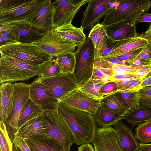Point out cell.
I'll return each mask as SVG.
<instances>
[{
	"label": "cell",
	"mask_w": 151,
	"mask_h": 151,
	"mask_svg": "<svg viewBox=\"0 0 151 151\" xmlns=\"http://www.w3.org/2000/svg\"><path fill=\"white\" fill-rule=\"evenodd\" d=\"M13 151H22L18 147L13 145Z\"/></svg>",
	"instance_id": "obj_54"
},
{
	"label": "cell",
	"mask_w": 151,
	"mask_h": 151,
	"mask_svg": "<svg viewBox=\"0 0 151 151\" xmlns=\"http://www.w3.org/2000/svg\"><path fill=\"white\" fill-rule=\"evenodd\" d=\"M88 0H56L54 2V27L72 24L75 15Z\"/></svg>",
	"instance_id": "obj_12"
},
{
	"label": "cell",
	"mask_w": 151,
	"mask_h": 151,
	"mask_svg": "<svg viewBox=\"0 0 151 151\" xmlns=\"http://www.w3.org/2000/svg\"><path fill=\"white\" fill-rule=\"evenodd\" d=\"M13 84L1 83L0 92V121L6 124L11 115L13 102Z\"/></svg>",
	"instance_id": "obj_19"
},
{
	"label": "cell",
	"mask_w": 151,
	"mask_h": 151,
	"mask_svg": "<svg viewBox=\"0 0 151 151\" xmlns=\"http://www.w3.org/2000/svg\"><path fill=\"white\" fill-rule=\"evenodd\" d=\"M0 26V29L6 30L14 35L17 42L32 43L42 38L45 33L33 27L29 21L16 22Z\"/></svg>",
	"instance_id": "obj_14"
},
{
	"label": "cell",
	"mask_w": 151,
	"mask_h": 151,
	"mask_svg": "<svg viewBox=\"0 0 151 151\" xmlns=\"http://www.w3.org/2000/svg\"><path fill=\"white\" fill-rule=\"evenodd\" d=\"M134 73L140 78H144L151 70V65H135Z\"/></svg>",
	"instance_id": "obj_43"
},
{
	"label": "cell",
	"mask_w": 151,
	"mask_h": 151,
	"mask_svg": "<svg viewBox=\"0 0 151 151\" xmlns=\"http://www.w3.org/2000/svg\"><path fill=\"white\" fill-rule=\"evenodd\" d=\"M118 135L123 151H138L139 143L132 130L121 120L113 125Z\"/></svg>",
	"instance_id": "obj_20"
},
{
	"label": "cell",
	"mask_w": 151,
	"mask_h": 151,
	"mask_svg": "<svg viewBox=\"0 0 151 151\" xmlns=\"http://www.w3.org/2000/svg\"><path fill=\"white\" fill-rule=\"evenodd\" d=\"M69 107L88 112L94 116L100 107V100L88 96L79 88L74 90L58 101Z\"/></svg>",
	"instance_id": "obj_13"
},
{
	"label": "cell",
	"mask_w": 151,
	"mask_h": 151,
	"mask_svg": "<svg viewBox=\"0 0 151 151\" xmlns=\"http://www.w3.org/2000/svg\"><path fill=\"white\" fill-rule=\"evenodd\" d=\"M138 151H151V143H139Z\"/></svg>",
	"instance_id": "obj_52"
},
{
	"label": "cell",
	"mask_w": 151,
	"mask_h": 151,
	"mask_svg": "<svg viewBox=\"0 0 151 151\" xmlns=\"http://www.w3.org/2000/svg\"><path fill=\"white\" fill-rule=\"evenodd\" d=\"M42 113L43 111L40 107L30 98L20 112L18 129L28 121L40 116Z\"/></svg>",
	"instance_id": "obj_25"
},
{
	"label": "cell",
	"mask_w": 151,
	"mask_h": 151,
	"mask_svg": "<svg viewBox=\"0 0 151 151\" xmlns=\"http://www.w3.org/2000/svg\"><path fill=\"white\" fill-rule=\"evenodd\" d=\"M115 0H88L81 20V26L83 29H91L99 23L113 7Z\"/></svg>",
	"instance_id": "obj_11"
},
{
	"label": "cell",
	"mask_w": 151,
	"mask_h": 151,
	"mask_svg": "<svg viewBox=\"0 0 151 151\" xmlns=\"http://www.w3.org/2000/svg\"><path fill=\"white\" fill-rule=\"evenodd\" d=\"M135 79H127L114 81L116 83L119 91L126 87L133 80Z\"/></svg>",
	"instance_id": "obj_48"
},
{
	"label": "cell",
	"mask_w": 151,
	"mask_h": 151,
	"mask_svg": "<svg viewBox=\"0 0 151 151\" xmlns=\"http://www.w3.org/2000/svg\"><path fill=\"white\" fill-rule=\"evenodd\" d=\"M105 27L107 36L115 40L131 38L137 34L135 24L127 22L116 23Z\"/></svg>",
	"instance_id": "obj_21"
},
{
	"label": "cell",
	"mask_w": 151,
	"mask_h": 151,
	"mask_svg": "<svg viewBox=\"0 0 151 151\" xmlns=\"http://www.w3.org/2000/svg\"><path fill=\"white\" fill-rule=\"evenodd\" d=\"M0 32L1 45L4 42L5 43L17 42L14 36L9 32L6 30L0 29Z\"/></svg>",
	"instance_id": "obj_45"
},
{
	"label": "cell",
	"mask_w": 151,
	"mask_h": 151,
	"mask_svg": "<svg viewBox=\"0 0 151 151\" xmlns=\"http://www.w3.org/2000/svg\"><path fill=\"white\" fill-rule=\"evenodd\" d=\"M135 73H130L121 75H114L112 78V81L127 79H137L139 78Z\"/></svg>",
	"instance_id": "obj_47"
},
{
	"label": "cell",
	"mask_w": 151,
	"mask_h": 151,
	"mask_svg": "<svg viewBox=\"0 0 151 151\" xmlns=\"http://www.w3.org/2000/svg\"><path fill=\"white\" fill-rule=\"evenodd\" d=\"M119 91L117 86L114 81L109 82L105 84L101 88V93L103 96L114 94Z\"/></svg>",
	"instance_id": "obj_41"
},
{
	"label": "cell",
	"mask_w": 151,
	"mask_h": 151,
	"mask_svg": "<svg viewBox=\"0 0 151 151\" xmlns=\"http://www.w3.org/2000/svg\"><path fill=\"white\" fill-rule=\"evenodd\" d=\"M137 21L139 22H151V13H144L138 18Z\"/></svg>",
	"instance_id": "obj_49"
},
{
	"label": "cell",
	"mask_w": 151,
	"mask_h": 151,
	"mask_svg": "<svg viewBox=\"0 0 151 151\" xmlns=\"http://www.w3.org/2000/svg\"><path fill=\"white\" fill-rule=\"evenodd\" d=\"M14 146L22 151H31L29 147L24 140L17 135L14 136L13 141Z\"/></svg>",
	"instance_id": "obj_44"
},
{
	"label": "cell",
	"mask_w": 151,
	"mask_h": 151,
	"mask_svg": "<svg viewBox=\"0 0 151 151\" xmlns=\"http://www.w3.org/2000/svg\"><path fill=\"white\" fill-rule=\"evenodd\" d=\"M55 13L53 2L51 0H44L38 11L30 21L31 25L44 32L52 29L54 28Z\"/></svg>",
	"instance_id": "obj_17"
},
{
	"label": "cell",
	"mask_w": 151,
	"mask_h": 151,
	"mask_svg": "<svg viewBox=\"0 0 151 151\" xmlns=\"http://www.w3.org/2000/svg\"><path fill=\"white\" fill-rule=\"evenodd\" d=\"M78 151H95L92 145L89 143L81 145L78 147Z\"/></svg>",
	"instance_id": "obj_50"
},
{
	"label": "cell",
	"mask_w": 151,
	"mask_h": 151,
	"mask_svg": "<svg viewBox=\"0 0 151 151\" xmlns=\"http://www.w3.org/2000/svg\"><path fill=\"white\" fill-rule=\"evenodd\" d=\"M13 102L12 113L6 125L13 142L18 127L19 114L22 108L30 98V84L23 82L13 84Z\"/></svg>",
	"instance_id": "obj_10"
},
{
	"label": "cell",
	"mask_w": 151,
	"mask_h": 151,
	"mask_svg": "<svg viewBox=\"0 0 151 151\" xmlns=\"http://www.w3.org/2000/svg\"><path fill=\"white\" fill-rule=\"evenodd\" d=\"M41 116L50 137L60 143L64 151H70L76 140L63 117L57 111L43 112Z\"/></svg>",
	"instance_id": "obj_7"
},
{
	"label": "cell",
	"mask_w": 151,
	"mask_h": 151,
	"mask_svg": "<svg viewBox=\"0 0 151 151\" xmlns=\"http://www.w3.org/2000/svg\"><path fill=\"white\" fill-rule=\"evenodd\" d=\"M37 67L14 58L1 55L0 83L28 80L38 76Z\"/></svg>",
	"instance_id": "obj_5"
},
{
	"label": "cell",
	"mask_w": 151,
	"mask_h": 151,
	"mask_svg": "<svg viewBox=\"0 0 151 151\" xmlns=\"http://www.w3.org/2000/svg\"><path fill=\"white\" fill-rule=\"evenodd\" d=\"M143 47H140L137 49L125 53L116 58L121 61H123L126 62L127 64H129V63L134 60L141 52Z\"/></svg>",
	"instance_id": "obj_42"
},
{
	"label": "cell",
	"mask_w": 151,
	"mask_h": 151,
	"mask_svg": "<svg viewBox=\"0 0 151 151\" xmlns=\"http://www.w3.org/2000/svg\"><path fill=\"white\" fill-rule=\"evenodd\" d=\"M151 5L149 0H115L113 7L104 17L102 24L105 27L122 22L135 24Z\"/></svg>",
	"instance_id": "obj_2"
},
{
	"label": "cell",
	"mask_w": 151,
	"mask_h": 151,
	"mask_svg": "<svg viewBox=\"0 0 151 151\" xmlns=\"http://www.w3.org/2000/svg\"><path fill=\"white\" fill-rule=\"evenodd\" d=\"M43 0H0V25L30 21L38 11Z\"/></svg>",
	"instance_id": "obj_3"
},
{
	"label": "cell",
	"mask_w": 151,
	"mask_h": 151,
	"mask_svg": "<svg viewBox=\"0 0 151 151\" xmlns=\"http://www.w3.org/2000/svg\"><path fill=\"white\" fill-rule=\"evenodd\" d=\"M100 107L123 116L128 110L114 94L104 96L100 100Z\"/></svg>",
	"instance_id": "obj_29"
},
{
	"label": "cell",
	"mask_w": 151,
	"mask_h": 151,
	"mask_svg": "<svg viewBox=\"0 0 151 151\" xmlns=\"http://www.w3.org/2000/svg\"><path fill=\"white\" fill-rule=\"evenodd\" d=\"M83 29L73 26L72 24H67L54 28L55 31L64 38L74 43L78 47L86 39Z\"/></svg>",
	"instance_id": "obj_23"
},
{
	"label": "cell",
	"mask_w": 151,
	"mask_h": 151,
	"mask_svg": "<svg viewBox=\"0 0 151 151\" xmlns=\"http://www.w3.org/2000/svg\"><path fill=\"white\" fill-rule=\"evenodd\" d=\"M135 137L142 143L151 142V118L139 123L135 129Z\"/></svg>",
	"instance_id": "obj_34"
},
{
	"label": "cell",
	"mask_w": 151,
	"mask_h": 151,
	"mask_svg": "<svg viewBox=\"0 0 151 151\" xmlns=\"http://www.w3.org/2000/svg\"><path fill=\"white\" fill-rule=\"evenodd\" d=\"M30 85V98L40 107L43 112L58 110V100L50 95L46 87L37 78Z\"/></svg>",
	"instance_id": "obj_16"
},
{
	"label": "cell",
	"mask_w": 151,
	"mask_h": 151,
	"mask_svg": "<svg viewBox=\"0 0 151 151\" xmlns=\"http://www.w3.org/2000/svg\"><path fill=\"white\" fill-rule=\"evenodd\" d=\"M129 65H151V40L143 47L139 54L132 61Z\"/></svg>",
	"instance_id": "obj_37"
},
{
	"label": "cell",
	"mask_w": 151,
	"mask_h": 151,
	"mask_svg": "<svg viewBox=\"0 0 151 151\" xmlns=\"http://www.w3.org/2000/svg\"><path fill=\"white\" fill-rule=\"evenodd\" d=\"M114 94L129 111L137 108L140 105V90L119 91Z\"/></svg>",
	"instance_id": "obj_26"
},
{
	"label": "cell",
	"mask_w": 151,
	"mask_h": 151,
	"mask_svg": "<svg viewBox=\"0 0 151 151\" xmlns=\"http://www.w3.org/2000/svg\"><path fill=\"white\" fill-rule=\"evenodd\" d=\"M15 135L22 138L37 137L52 138L41 116L28 121L18 129Z\"/></svg>",
	"instance_id": "obj_18"
},
{
	"label": "cell",
	"mask_w": 151,
	"mask_h": 151,
	"mask_svg": "<svg viewBox=\"0 0 151 151\" xmlns=\"http://www.w3.org/2000/svg\"><path fill=\"white\" fill-rule=\"evenodd\" d=\"M144 37L149 40H151V24L147 29L143 33Z\"/></svg>",
	"instance_id": "obj_53"
},
{
	"label": "cell",
	"mask_w": 151,
	"mask_h": 151,
	"mask_svg": "<svg viewBox=\"0 0 151 151\" xmlns=\"http://www.w3.org/2000/svg\"><path fill=\"white\" fill-rule=\"evenodd\" d=\"M130 39L115 40L108 36L100 49L96 52L95 58L105 59L113 51L122 45Z\"/></svg>",
	"instance_id": "obj_31"
},
{
	"label": "cell",
	"mask_w": 151,
	"mask_h": 151,
	"mask_svg": "<svg viewBox=\"0 0 151 151\" xmlns=\"http://www.w3.org/2000/svg\"><path fill=\"white\" fill-rule=\"evenodd\" d=\"M58 112L65 120L77 145L92 142L97 129L94 116L59 103Z\"/></svg>",
	"instance_id": "obj_1"
},
{
	"label": "cell",
	"mask_w": 151,
	"mask_h": 151,
	"mask_svg": "<svg viewBox=\"0 0 151 151\" xmlns=\"http://www.w3.org/2000/svg\"><path fill=\"white\" fill-rule=\"evenodd\" d=\"M151 86V76L143 79L139 86V90L147 86Z\"/></svg>",
	"instance_id": "obj_51"
},
{
	"label": "cell",
	"mask_w": 151,
	"mask_h": 151,
	"mask_svg": "<svg viewBox=\"0 0 151 151\" xmlns=\"http://www.w3.org/2000/svg\"><path fill=\"white\" fill-rule=\"evenodd\" d=\"M74 53L76 64L73 73L78 88L85 84L92 77L96 49L91 40L88 37L77 47Z\"/></svg>",
	"instance_id": "obj_4"
},
{
	"label": "cell",
	"mask_w": 151,
	"mask_h": 151,
	"mask_svg": "<svg viewBox=\"0 0 151 151\" xmlns=\"http://www.w3.org/2000/svg\"><path fill=\"white\" fill-rule=\"evenodd\" d=\"M23 139L30 147L36 151H64L60 143L52 138L37 137Z\"/></svg>",
	"instance_id": "obj_22"
},
{
	"label": "cell",
	"mask_w": 151,
	"mask_h": 151,
	"mask_svg": "<svg viewBox=\"0 0 151 151\" xmlns=\"http://www.w3.org/2000/svg\"><path fill=\"white\" fill-rule=\"evenodd\" d=\"M0 51L1 55L14 58L36 66L52 57L33 43L20 42L4 43L0 46Z\"/></svg>",
	"instance_id": "obj_6"
},
{
	"label": "cell",
	"mask_w": 151,
	"mask_h": 151,
	"mask_svg": "<svg viewBox=\"0 0 151 151\" xmlns=\"http://www.w3.org/2000/svg\"><path fill=\"white\" fill-rule=\"evenodd\" d=\"M151 76V70L150 71V72L148 73L147 75V76L145 77V78L147 77Z\"/></svg>",
	"instance_id": "obj_55"
},
{
	"label": "cell",
	"mask_w": 151,
	"mask_h": 151,
	"mask_svg": "<svg viewBox=\"0 0 151 151\" xmlns=\"http://www.w3.org/2000/svg\"><path fill=\"white\" fill-rule=\"evenodd\" d=\"M141 93L139 105L151 109V86L143 88L140 90Z\"/></svg>",
	"instance_id": "obj_39"
},
{
	"label": "cell",
	"mask_w": 151,
	"mask_h": 151,
	"mask_svg": "<svg viewBox=\"0 0 151 151\" xmlns=\"http://www.w3.org/2000/svg\"><path fill=\"white\" fill-rule=\"evenodd\" d=\"M107 36L105 27L102 24L99 23L91 29L88 37L93 42L96 52L101 47Z\"/></svg>",
	"instance_id": "obj_32"
},
{
	"label": "cell",
	"mask_w": 151,
	"mask_h": 151,
	"mask_svg": "<svg viewBox=\"0 0 151 151\" xmlns=\"http://www.w3.org/2000/svg\"><path fill=\"white\" fill-rule=\"evenodd\" d=\"M56 60L61 73H73L76 64L74 52H69L60 55L56 57Z\"/></svg>",
	"instance_id": "obj_33"
},
{
	"label": "cell",
	"mask_w": 151,
	"mask_h": 151,
	"mask_svg": "<svg viewBox=\"0 0 151 151\" xmlns=\"http://www.w3.org/2000/svg\"><path fill=\"white\" fill-rule=\"evenodd\" d=\"M112 64V69L114 75L130 73H135L134 67L132 65H123Z\"/></svg>",
	"instance_id": "obj_40"
},
{
	"label": "cell",
	"mask_w": 151,
	"mask_h": 151,
	"mask_svg": "<svg viewBox=\"0 0 151 151\" xmlns=\"http://www.w3.org/2000/svg\"><path fill=\"white\" fill-rule=\"evenodd\" d=\"M30 148L31 150V151H35V150H34V149H33L32 148H31L30 147Z\"/></svg>",
	"instance_id": "obj_56"
},
{
	"label": "cell",
	"mask_w": 151,
	"mask_h": 151,
	"mask_svg": "<svg viewBox=\"0 0 151 151\" xmlns=\"http://www.w3.org/2000/svg\"><path fill=\"white\" fill-rule=\"evenodd\" d=\"M151 118V109L139 106L129 111L122 117L133 127L137 124L145 122Z\"/></svg>",
	"instance_id": "obj_28"
},
{
	"label": "cell",
	"mask_w": 151,
	"mask_h": 151,
	"mask_svg": "<svg viewBox=\"0 0 151 151\" xmlns=\"http://www.w3.org/2000/svg\"><path fill=\"white\" fill-rule=\"evenodd\" d=\"M0 151H13V143L10 138L6 124L0 122Z\"/></svg>",
	"instance_id": "obj_38"
},
{
	"label": "cell",
	"mask_w": 151,
	"mask_h": 151,
	"mask_svg": "<svg viewBox=\"0 0 151 151\" xmlns=\"http://www.w3.org/2000/svg\"><path fill=\"white\" fill-rule=\"evenodd\" d=\"M45 53L58 57L69 52H74L76 45L56 33L54 28L45 32L43 37L32 43Z\"/></svg>",
	"instance_id": "obj_8"
},
{
	"label": "cell",
	"mask_w": 151,
	"mask_h": 151,
	"mask_svg": "<svg viewBox=\"0 0 151 151\" xmlns=\"http://www.w3.org/2000/svg\"><path fill=\"white\" fill-rule=\"evenodd\" d=\"M114 73L112 69L102 67L94 68L91 79L95 83H106L112 81Z\"/></svg>",
	"instance_id": "obj_36"
},
{
	"label": "cell",
	"mask_w": 151,
	"mask_h": 151,
	"mask_svg": "<svg viewBox=\"0 0 151 151\" xmlns=\"http://www.w3.org/2000/svg\"><path fill=\"white\" fill-rule=\"evenodd\" d=\"M149 40L144 37L143 33H137L136 36L112 51L105 59L116 57L125 53L143 47Z\"/></svg>",
	"instance_id": "obj_24"
},
{
	"label": "cell",
	"mask_w": 151,
	"mask_h": 151,
	"mask_svg": "<svg viewBox=\"0 0 151 151\" xmlns=\"http://www.w3.org/2000/svg\"><path fill=\"white\" fill-rule=\"evenodd\" d=\"M94 117L96 124L100 128L113 125L119 121L122 120L123 117L114 112L100 107Z\"/></svg>",
	"instance_id": "obj_27"
},
{
	"label": "cell",
	"mask_w": 151,
	"mask_h": 151,
	"mask_svg": "<svg viewBox=\"0 0 151 151\" xmlns=\"http://www.w3.org/2000/svg\"><path fill=\"white\" fill-rule=\"evenodd\" d=\"M37 79L47 88L50 95L58 101L71 91L78 88L72 73H60L48 77Z\"/></svg>",
	"instance_id": "obj_9"
},
{
	"label": "cell",
	"mask_w": 151,
	"mask_h": 151,
	"mask_svg": "<svg viewBox=\"0 0 151 151\" xmlns=\"http://www.w3.org/2000/svg\"><path fill=\"white\" fill-rule=\"evenodd\" d=\"M143 79V78H142L134 79L128 85L120 91L139 90V86Z\"/></svg>",
	"instance_id": "obj_46"
},
{
	"label": "cell",
	"mask_w": 151,
	"mask_h": 151,
	"mask_svg": "<svg viewBox=\"0 0 151 151\" xmlns=\"http://www.w3.org/2000/svg\"><path fill=\"white\" fill-rule=\"evenodd\" d=\"M105 84L94 83L91 79L85 84L78 88L90 98L100 100L104 97L101 94V90Z\"/></svg>",
	"instance_id": "obj_35"
},
{
	"label": "cell",
	"mask_w": 151,
	"mask_h": 151,
	"mask_svg": "<svg viewBox=\"0 0 151 151\" xmlns=\"http://www.w3.org/2000/svg\"><path fill=\"white\" fill-rule=\"evenodd\" d=\"M92 143L95 151H123L116 132L111 126L97 128Z\"/></svg>",
	"instance_id": "obj_15"
},
{
	"label": "cell",
	"mask_w": 151,
	"mask_h": 151,
	"mask_svg": "<svg viewBox=\"0 0 151 151\" xmlns=\"http://www.w3.org/2000/svg\"><path fill=\"white\" fill-rule=\"evenodd\" d=\"M53 58L52 57L38 66V76L42 77H48L61 73L56 59H53Z\"/></svg>",
	"instance_id": "obj_30"
}]
</instances>
